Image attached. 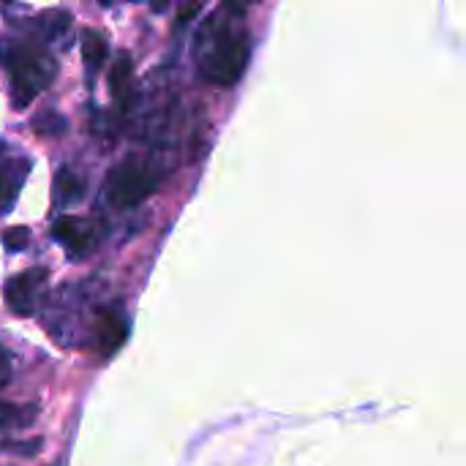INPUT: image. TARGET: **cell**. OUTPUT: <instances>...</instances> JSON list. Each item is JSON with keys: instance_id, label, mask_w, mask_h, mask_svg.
I'll return each instance as SVG.
<instances>
[{"instance_id": "obj_2", "label": "cell", "mask_w": 466, "mask_h": 466, "mask_svg": "<svg viewBox=\"0 0 466 466\" xmlns=\"http://www.w3.org/2000/svg\"><path fill=\"white\" fill-rule=\"evenodd\" d=\"M0 66L11 76V101L25 109L57 74L55 57L35 41L0 35Z\"/></svg>"}, {"instance_id": "obj_10", "label": "cell", "mask_w": 466, "mask_h": 466, "mask_svg": "<svg viewBox=\"0 0 466 466\" xmlns=\"http://www.w3.org/2000/svg\"><path fill=\"white\" fill-rule=\"evenodd\" d=\"M131 76H134V60L128 52H120L112 63V71H109V90L115 98L126 96L128 85H131Z\"/></svg>"}, {"instance_id": "obj_18", "label": "cell", "mask_w": 466, "mask_h": 466, "mask_svg": "<svg viewBox=\"0 0 466 466\" xmlns=\"http://www.w3.org/2000/svg\"><path fill=\"white\" fill-rule=\"evenodd\" d=\"M137 3H147V5H150V8H153L156 14H161V11H164V8L169 5V0H137Z\"/></svg>"}, {"instance_id": "obj_3", "label": "cell", "mask_w": 466, "mask_h": 466, "mask_svg": "<svg viewBox=\"0 0 466 466\" xmlns=\"http://www.w3.org/2000/svg\"><path fill=\"white\" fill-rule=\"evenodd\" d=\"M156 188H158V172L145 161L128 158L109 172L104 194H106L109 205H115V208H137Z\"/></svg>"}, {"instance_id": "obj_13", "label": "cell", "mask_w": 466, "mask_h": 466, "mask_svg": "<svg viewBox=\"0 0 466 466\" xmlns=\"http://www.w3.org/2000/svg\"><path fill=\"white\" fill-rule=\"evenodd\" d=\"M33 128H35V134H41V137H60V134H66L68 123H66L63 115H57V112L49 109V112H41V115L33 117Z\"/></svg>"}, {"instance_id": "obj_9", "label": "cell", "mask_w": 466, "mask_h": 466, "mask_svg": "<svg viewBox=\"0 0 466 466\" xmlns=\"http://www.w3.org/2000/svg\"><path fill=\"white\" fill-rule=\"evenodd\" d=\"M82 44V60H85V66H87V76H93L104 63H106V57H109V44H106V38L101 35V33H96V30H82V38H79Z\"/></svg>"}, {"instance_id": "obj_12", "label": "cell", "mask_w": 466, "mask_h": 466, "mask_svg": "<svg viewBox=\"0 0 466 466\" xmlns=\"http://www.w3.org/2000/svg\"><path fill=\"white\" fill-rule=\"evenodd\" d=\"M35 418V407L25 404H0V426L3 429H22L30 426Z\"/></svg>"}, {"instance_id": "obj_6", "label": "cell", "mask_w": 466, "mask_h": 466, "mask_svg": "<svg viewBox=\"0 0 466 466\" xmlns=\"http://www.w3.org/2000/svg\"><path fill=\"white\" fill-rule=\"evenodd\" d=\"M128 336V322L120 314V309H104L98 311V325H96V341L104 355H112Z\"/></svg>"}, {"instance_id": "obj_19", "label": "cell", "mask_w": 466, "mask_h": 466, "mask_svg": "<svg viewBox=\"0 0 466 466\" xmlns=\"http://www.w3.org/2000/svg\"><path fill=\"white\" fill-rule=\"evenodd\" d=\"M3 3H8V0H3Z\"/></svg>"}, {"instance_id": "obj_8", "label": "cell", "mask_w": 466, "mask_h": 466, "mask_svg": "<svg viewBox=\"0 0 466 466\" xmlns=\"http://www.w3.org/2000/svg\"><path fill=\"white\" fill-rule=\"evenodd\" d=\"M85 191H87V186H85V180H82V175H76L74 169H68V167H60L57 172H55V186H52V194H55V208H74V205H79L82 199H85Z\"/></svg>"}, {"instance_id": "obj_4", "label": "cell", "mask_w": 466, "mask_h": 466, "mask_svg": "<svg viewBox=\"0 0 466 466\" xmlns=\"http://www.w3.org/2000/svg\"><path fill=\"white\" fill-rule=\"evenodd\" d=\"M52 238L68 251L71 259H82L90 251L98 248L104 229L90 221V218H76V216H63L52 224Z\"/></svg>"}, {"instance_id": "obj_16", "label": "cell", "mask_w": 466, "mask_h": 466, "mask_svg": "<svg viewBox=\"0 0 466 466\" xmlns=\"http://www.w3.org/2000/svg\"><path fill=\"white\" fill-rule=\"evenodd\" d=\"M199 8H202V0H191V3L180 11V16H177V19H180L183 25H186V22H191V19L199 14Z\"/></svg>"}, {"instance_id": "obj_5", "label": "cell", "mask_w": 466, "mask_h": 466, "mask_svg": "<svg viewBox=\"0 0 466 466\" xmlns=\"http://www.w3.org/2000/svg\"><path fill=\"white\" fill-rule=\"evenodd\" d=\"M46 268H30L25 273H16L14 279H8L5 284V303L14 314L19 317H30L35 314L38 303H41V295L46 289Z\"/></svg>"}, {"instance_id": "obj_17", "label": "cell", "mask_w": 466, "mask_h": 466, "mask_svg": "<svg viewBox=\"0 0 466 466\" xmlns=\"http://www.w3.org/2000/svg\"><path fill=\"white\" fill-rule=\"evenodd\" d=\"M254 3H257V0H227V8L235 11V14H243V11H246L248 5H254Z\"/></svg>"}, {"instance_id": "obj_15", "label": "cell", "mask_w": 466, "mask_h": 466, "mask_svg": "<svg viewBox=\"0 0 466 466\" xmlns=\"http://www.w3.org/2000/svg\"><path fill=\"white\" fill-rule=\"evenodd\" d=\"M11 371H14V366H11V352L0 347V388H5V385L11 382Z\"/></svg>"}, {"instance_id": "obj_11", "label": "cell", "mask_w": 466, "mask_h": 466, "mask_svg": "<svg viewBox=\"0 0 466 466\" xmlns=\"http://www.w3.org/2000/svg\"><path fill=\"white\" fill-rule=\"evenodd\" d=\"M68 25H71V16H68L66 11H44V14L38 16V22H35V27L41 30V35H44L46 41L60 38V35L68 30Z\"/></svg>"}, {"instance_id": "obj_7", "label": "cell", "mask_w": 466, "mask_h": 466, "mask_svg": "<svg viewBox=\"0 0 466 466\" xmlns=\"http://www.w3.org/2000/svg\"><path fill=\"white\" fill-rule=\"evenodd\" d=\"M27 172H30L27 158H14L0 167V213L11 210V205L16 202V194L22 191Z\"/></svg>"}, {"instance_id": "obj_14", "label": "cell", "mask_w": 466, "mask_h": 466, "mask_svg": "<svg viewBox=\"0 0 466 466\" xmlns=\"http://www.w3.org/2000/svg\"><path fill=\"white\" fill-rule=\"evenodd\" d=\"M27 243H30V229L27 227H11V229L3 232V246L8 251H14V254L16 251H25Z\"/></svg>"}, {"instance_id": "obj_1", "label": "cell", "mask_w": 466, "mask_h": 466, "mask_svg": "<svg viewBox=\"0 0 466 466\" xmlns=\"http://www.w3.org/2000/svg\"><path fill=\"white\" fill-rule=\"evenodd\" d=\"M248 55H251L248 33L235 27L229 16L224 19V11H216L199 30L197 57H199V71L208 82L221 87L235 85L243 76Z\"/></svg>"}]
</instances>
